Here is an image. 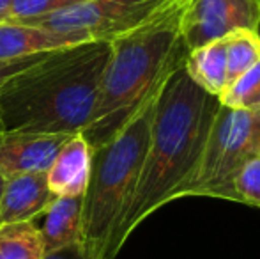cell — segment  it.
Listing matches in <instances>:
<instances>
[{
  "label": "cell",
  "mask_w": 260,
  "mask_h": 259,
  "mask_svg": "<svg viewBox=\"0 0 260 259\" xmlns=\"http://www.w3.org/2000/svg\"><path fill=\"white\" fill-rule=\"evenodd\" d=\"M85 0H13L11 2V20L9 21H28L34 18L48 16L57 11L78 6Z\"/></svg>",
  "instance_id": "obj_18"
},
{
  "label": "cell",
  "mask_w": 260,
  "mask_h": 259,
  "mask_svg": "<svg viewBox=\"0 0 260 259\" xmlns=\"http://www.w3.org/2000/svg\"><path fill=\"white\" fill-rule=\"evenodd\" d=\"M184 71L200 89L219 98L226 89V43L225 38L188 50Z\"/></svg>",
  "instance_id": "obj_13"
},
{
  "label": "cell",
  "mask_w": 260,
  "mask_h": 259,
  "mask_svg": "<svg viewBox=\"0 0 260 259\" xmlns=\"http://www.w3.org/2000/svg\"><path fill=\"white\" fill-rule=\"evenodd\" d=\"M45 55V53H43ZM41 55H36V57H25V59H13V61H0V85L9 78L11 75L14 73L21 71L23 68L30 66L32 63L39 59Z\"/></svg>",
  "instance_id": "obj_19"
},
{
  "label": "cell",
  "mask_w": 260,
  "mask_h": 259,
  "mask_svg": "<svg viewBox=\"0 0 260 259\" xmlns=\"http://www.w3.org/2000/svg\"><path fill=\"white\" fill-rule=\"evenodd\" d=\"M219 103L239 110H260V61L232 82L218 98Z\"/></svg>",
  "instance_id": "obj_16"
},
{
  "label": "cell",
  "mask_w": 260,
  "mask_h": 259,
  "mask_svg": "<svg viewBox=\"0 0 260 259\" xmlns=\"http://www.w3.org/2000/svg\"><path fill=\"white\" fill-rule=\"evenodd\" d=\"M156 98L108 144L94 149L89 187L82 199L80 243L87 259H110L113 236L144 167Z\"/></svg>",
  "instance_id": "obj_4"
},
{
  "label": "cell",
  "mask_w": 260,
  "mask_h": 259,
  "mask_svg": "<svg viewBox=\"0 0 260 259\" xmlns=\"http://www.w3.org/2000/svg\"><path fill=\"white\" fill-rule=\"evenodd\" d=\"M82 199L83 197H55L48 204L45 210V224L39 229L46 254L80 242Z\"/></svg>",
  "instance_id": "obj_12"
},
{
  "label": "cell",
  "mask_w": 260,
  "mask_h": 259,
  "mask_svg": "<svg viewBox=\"0 0 260 259\" xmlns=\"http://www.w3.org/2000/svg\"><path fill=\"white\" fill-rule=\"evenodd\" d=\"M90 41L82 32H58L28 23H0V61L25 59Z\"/></svg>",
  "instance_id": "obj_10"
},
{
  "label": "cell",
  "mask_w": 260,
  "mask_h": 259,
  "mask_svg": "<svg viewBox=\"0 0 260 259\" xmlns=\"http://www.w3.org/2000/svg\"><path fill=\"white\" fill-rule=\"evenodd\" d=\"M182 2L175 0L147 25L110 43L112 55L100 100L82 131L92 149L108 144L184 63L188 48L181 34Z\"/></svg>",
  "instance_id": "obj_3"
},
{
  "label": "cell",
  "mask_w": 260,
  "mask_h": 259,
  "mask_svg": "<svg viewBox=\"0 0 260 259\" xmlns=\"http://www.w3.org/2000/svg\"><path fill=\"white\" fill-rule=\"evenodd\" d=\"M11 2L13 0H0V23H7L11 20Z\"/></svg>",
  "instance_id": "obj_21"
},
{
  "label": "cell",
  "mask_w": 260,
  "mask_h": 259,
  "mask_svg": "<svg viewBox=\"0 0 260 259\" xmlns=\"http://www.w3.org/2000/svg\"><path fill=\"white\" fill-rule=\"evenodd\" d=\"M69 137L0 130V174L9 180L20 174L46 172Z\"/></svg>",
  "instance_id": "obj_8"
},
{
  "label": "cell",
  "mask_w": 260,
  "mask_h": 259,
  "mask_svg": "<svg viewBox=\"0 0 260 259\" xmlns=\"http://www.w3.org/2000/svg\"><path fill=\"white\" fill-rule=\"evenodd\" d=\"M45 259H87L85 252H83L82 243H73V245L66 247V249L55 250L52 254H46Z\"/></svg>",
  "instance_id": "obj_20"
},
{
  "label": "cell",
  "mask_w": 260,
  "mask_h": 259,
  "mask_svg": "<svg viewBox=\"0 0 260 259\" xmlns=\"http://www.w3.org/2000/svg\"><path fill=\"white\" fill-rule=\"evenodd\" d=\"M45 257V243L34 220L0 224V259Z\"/></svg>",
  "instance_id": "obj_14"
},
{
  "label": "cell",
  "mask_w": 260,
  "mask_h": 259,
  "mask_svg": "<svg viewBox=\"0 0 260 259\" xmlns=\"http://www.w3.org/2000/svg\"><path fill=\"white\" fill-rule=\"evenodd\" d=\"M226 87L260 61V38L257 31H236L225 36Z\"/></svg>",
  "instance_id": "obj_15"
},
{
  "label": "cell",
  "mask_w": 260,
  "mask_h": 259,
  "mask_svg": "<svg viewBox=\"0 0 260 259\" xmlns=\"http://www.w3.org/2000/svg\"><path fill=\"white\" fill-rule=\"evenodd\" d=\"M219 100L200 89L179 66L156 98L151 137L137 188L110 247L115 259L133 231L172 200L199 160Z\"/></svg>",
  "instance_id": "obj_2"
},
{
  "label": "cell",
  "mask_w": 260,
  "mask_h": 259,
  "mask_svg": "<svg viewBox=\"0 0 260 259\" xmlns=\"http://www.w3.org/2000/svg\"><path fill=\"white\" fill-rule=\"evenodd\" d=\"M257 32H258V38H260V25H258V31Z\"/></svg>",
  "instance_id": "obj_24"
},
{
  "label": "cell",
  "mask_w": 260,
  "mask_h": 259,
  "mask_svg": "<svg viewBox=\"0 0 260 259\" xmlns=\"http://www.w3.org/2000/svg\"><path fill=\"white\" fill-rule=\"evenodd\" d=\"M94 149L82 131L73 133L58 149L46 170V183L53 197H83L89 187Z\"/></svg>",
  "instance_id": "obj_9"
},
{
  "label": "cell",
  "mask_w": 260,
  "mask_h": 259,
  "mask_svg": "<svg viewBox=\"0 0 260 259\" xmlns=\"http://www.w3.org/2000/svg\"><path fill=\"white\" fill-rule=\"evenodd\" d=\"M257 153L260 155V135H258V144H257Z\"/></svg>",
  "instance_id": "obj_23"
},
{
  "label": "cell",
  "mask_w": 260,
  "mask_h": 259,
  "mask_svg": "<svg viewBox=\"0 0 260 259\" xmlns=\"http://www.w3.org/2000/svg\"><path fill=\"white\" fill-rule=\"evenodd\" d=\"M260 0H184L181 34L188 50L236 31H258Z\"/></svg>",
  "instance_id": "obj_7"
},
{
  "label": "cell",
  "mask_w": 260,
  "mask_h": 259,
  "mask_svg": "<svg viewBox=\"0 0 260 259\" xmlns=\"http://www.w3.org/2000/svg\"><path fill=\"white\" fill-rule=\"evenodd\" d=\"M232 200L260 208V155L253 153L232 181Z\"/></svg>",
  "instance_id": "obj_17"
},
{
  "label": "cell",
  "mask_w": 260,
  "mask_h": 259,
  "mask_svg": "<svg viewBox=\"0 0 260 259\" xmlns=\"http://www.w3.org/2000/svg\"><path fill=\"white\" fill-rule=\"evenodd\" d=\"M55 199L46 183V172H28L6 181L0 197V224L28 222L45 213Z\"/></svg>",
  "instance_id": "obj_11"
},
{
  "label": "cell",
  "mask_w": 260,
  "mask_h": 259,
  "mask_svg": "<svg viewBox=\"0 0 260 259\" xmlns=\"http://www.w3.org/2000/svg\"><path fill=\"white\" fill-rule=\"evenodd\" d=\"M258 135L260 110H239L219 103L202 153L172 200L189 195L232 200V181L243 163L257 153Z\"/></svg>",
  "instance_id": "obj_5"
},
{
  "label": "cell",
  "mask_w": 260,
  "mask_h": 259,
  "mask_svg": "<svg viewBox=\"0 0 260 259\" xmlns=\"http://www.w3.org/2000/svg\"><path fill=\"white\" fill-rule=\"evenodd\" d=\"M6 181H7V178H4V176H2V174H0V197H2L4 187H6Z\"/></svg>",
  "instance_id": "obj_22"
},
{
  "label": "cell",
  "mask_w": 260,
  "mask_h": 259,
  "mask_svg": "<svg viewBox=\"0 0 260 259\" xmlns=\"http://www.w3.org/2000/svg\"><path fill=\"white\" fill-rule=\"evenodd\" d=\"M112 55L108 41L50 52L0 85V130L73 135L83 131L100 100Z\"/></svg>",
  "instance_id": "obj_1"
},
{
  "label": "cell",
  "mask_w": 260,
  "mask_h": 259,
  "mask_svg": "<svg viewBox=\"0 0 260 259\" xmlns=\"http://www.w3.org/2000/svg\"><path fill=\"white\" fill-rule=\"evenodd\" d=\"M175 0H85L78 6L21 23L58 32H82L90 41L119 39L147 25Z\"/></svg>",
  "instance_id": "obj_6"
}]
</instances>
